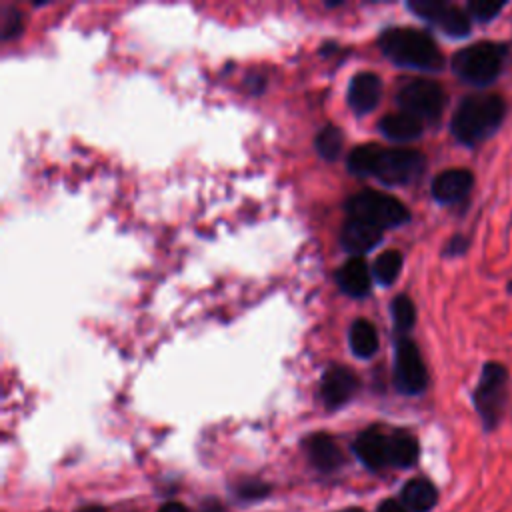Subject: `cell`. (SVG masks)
Listing matches in <instances>:
<instances>
[{
  "label": "cell",
  "mask_w": 512,
  "mask_h": 512,
  "mask_svg": "<svg viewBox=\"0 0 512 512\" xmlns=\"http://www.w3.org/2000/svg\"><path fill=\"white\" fill-rule=\"evenodd\" d=\"M506 116V102L498 94H470L456 106L450 130L452 136L466 144L476 146L490 138Z\"/></svg>",
  "instance_id": "cell-1"
},
{
  "label": "cell",
  "mask_w": 512,
  "mask_h": 512,
  "mask_svg": "<svg viewBox=\"0 0 512 512\" xmlns=\"http://www.w3.org/2000/svg\"><path fill=\"white\" fill-rule=\"evenodd\" d=\"M380 50L400 66L438 70L442 68V54L434 38L412 26H394L386 28L378 38Z\"/></svg>",
  "instance_id": "cell-2"
},
{
  "label": "cell",
  "mask_w": 512,
  "mask_h": 512,
  "mask_svg": "<svg viewBox=\"0 0 512 512\" xmlns=\"http://www.w3.org/2000/svg\"><path fill=\"white\" fill-rule=\"evenodd\" d=\"M510 400L508 368L500 362H486L482 366L476 388L472 390V404L482 420V428L492 432L500 426Z\"/></svg>",
  "instance_id": "cell-3"
},
{
  "label": "cell",
  "mask_w": 512,
  "mask_h": 512,
  "mask_svg": "<svg viewBox=\"0 0 512 512\" xmlns=\"http://www.w3.org/2000/svg\"><path fill=\"white\" fill-rule=\"evenodd\" d=\"M504 58H506V44L480 40L470 46H464L452 56V70L464 82L486 86L500 76Z\"/></svg>",
  "instance_id": "cell-4"
},
{
  "label": "cell",
  "mask_w": 512,
  "mask_h": 512,
  "mask_svg": "<svg viewBox=\"0 0 512 512\" xmlns=\"http://www.w3.org/2000/svg\"><path fill=\"white\" fill-rule=\"evenodd\" d=\"M344 206L348 216L362 218L378 228L398 226L410 218V212L404 206V202H400L392 194L368 188L352 194Z\"/></svg>",
  "instance_id": "cell-5"
},
{
  "label": "cell",
  "mask_w": 512,
  "mask_h": 512,
  "mask_svg": "<svg viewBox=\"0 0 512 512\" xmlns=\"http://www.w3.org/2000/svg\"><path fill=\"white\" fill-rule=\"evenodd\" d=\"M396 102L400 104V110L416 116L418 120L434 122L444 110L446 94L444 88L434 80L412 78L400 86L396 92Z\"/></svg>",
  "instance_id": "cell-6"
},
{
  "label": "cell",
  "mask_w": 512,
  "mask_h": 512,
  "mask_svg": "<svg viewBox=\"0 0 512 512\" xmlns=\"http://www.w3.org/2000/svg\"><path fill=\"white\" fill-rule=\"evenodd\" d=\"M426 168L422 152L412 148H380L374 176L384 184H406L416 180Z\"/></svg>",
  "instance_id": "cell-7"
},
{
  "label": "cell",
  "mask_w": 512,
  "mask_h": 512,
  "mask_svg": "<svg viewBox=\"0 0 512 512\" xmlns=\"http://www.w3.org/2000/svg\"><path fill=\"white\" fill-rule=\"evenodd\" d=\"M394 384L404 394H420L428 386V372L418 346L410 338L396 342Z\"/></svg>",
  "instance_id": "cell-8"
},
{
  "label": "cell",
  "mask_w": 512,
  "mask_h": 512,
  "mask_svg": "<svg viewBox=\"0 0 512 512\" xmlns=\"http://www.w3.org/2000/svg\"><path fill=\"white\" fill-rule=\"evenodd\" d=\"M408 8L416 16L438 26L448 36L464 38L470 32L468 12L454 4H448L442 0H416V2H408Z\"/></svg>",
  "instance_id": "cell-9"
},
{
  "label": "cell",
  "mask_w": 512,
  "mask_h": 512,
  "mask_svg": "<svg viewBox=\"0 0 512 512\" xmlns=\"http://www.w3.org/2000/svg\"><path fill=\"white\" fill-rule=\"evenodd\" d=\"M474 184V176L466 168H448L434 176L430 192L434 200L442 204H454L468 196L470 188Z\"/></svg>",
  "instance_id": "cell-10"
},
{
  "label": "cell",
  "mask_w": 512,
  "mask_h": 512,
  "mask_svg": "<svg viewBox=\"0 0 512 512\" xmlns=\"http://www.w3.org/2000/svg\"><path fill=\"white\" fill-rule=\"evenodd\" d=\"M358 388V378L346 366H330L320 382V394L328 408L342 406Z\"/></svg>",
  "instance_id": "cell-11"
},
{
  "label": "cell",
  "mask_w": 512,
  "mask_h": 512,
  "mask_svg": "<svg viewBox=\"0 0 512 512\" xmlns=\"http://www.w3.org/2000/svg\"><path fill=\"white\" fill-rule=\"evenodd\" d=\"M354 452L362 460L364 466L370 470H382L390 466V454H388V434H384L380 428L372 426L362 430L354 440Z\"/></svg>",
  "instance_id": "cell-12"
},
{
  "label": "cell",
  "mask_w": 512,
  "mask_h": 512,
  "mask_svg": "<svg viewBox=\"0 0 512 512\" xmlns=\"http://www.w3.org/2000/svg\"><path fill=\"white\" fill-rule=\"evenodd\" d=\"M382 238V228L362 220L348 216L340 228V242L350 254H362L374 248Z\"/></svg>",
  "instance_id": "cell-13"
},
{
  "label": "cell",
  "mask_w": 512,
  "mask_h": 512,
  "mask_svg": "<svg viewBox=\"0 0 512 512\" xmlns=\"http://www.w3.org/2000/svg\"><path fill=\"white\" fill-rule=\"evenodd\" d=\"M380 92H382V82H380L378 74H374L370 70L356 72L348 84V104L358 114L368 112L378 104Z\"/></svg>",
  "instance_id": "cell-14"
},
{
  "label": "cell",
  "mask_w": 512,
  "mask_h": 512,
  "mask_svg": "<svg viewBox=\"0 0 512 512\" xmlns=\"http://www.w3.org/2000/svg\"><path fill=\"white\" fill-rule=\"evenodd\" d=\"M308 460L318 468L320 472H332L342 464V452L334 438L326 432H316L306 438L304 442Z\"/></svg>",
  "instance_id": "cell-15"
},
{
  "label": "cell",
  "mask_w": 512,
  "mask_h": 512,
  "mask_svg": "<svg viewBox=\"0 0 512 512\" xmlns=\"http://www.w3.org/2000/svg\"><path fill=\"white\" fill-rule=\"evenodd\" d=\"M336 282L348 296H366L370 292V272L362 258H348L336 272Z\"/></svg>",
  "instance_id": "cell-16"
},
{
  "label": "cell",
  "mask_w": 512,
  "mask_h": 512,
  "mask_svg": "<svg viewBox=\"0 0 512 512\" xmlns=\"http://www.w3.org/2000/svg\"><path fill=\"white\" fill-rule=\"evenodd\" d=\"M380 132L396 142H406L414 140L422 134V120L416 116L400 110V112H390L380 120Z\"/></svg>",
  "instance_id": "cell-17"
},
{
  "label": "cell",
  "mask_w": 512,
  "mask_h": 512,
  "mask_svg": "<svg viewBox=\"0 0 512 512\" xmlns=\"http://www.w3.org/2000/svg\"><path fill=\"white\" fill-rule=\"evenodd\" d=\"M438 502V488L428 478H412L402 488V504L412 512H430Z\"/></svg>",
  "instance_id": "cell-18"
},
{
  "label": "cell",
  "mask_w": 512,
  "mask_h": 512,
  "mask_svg": "<svg viewBox=\"0 0 512 512\" xmlns=\"http://www.w3.org/2000/svg\"><path fill=\"white\" fill-rule=\"evenodd\" d=\"M388 454H390V466L410 468L416 464L420 454L418 440L406 430H394L388 434Z\"/></svg>",
  "instance_id": "cell-19"
},
{
  "label": "cell",
  "mask_w": 512,
  "mask_h": 512,
  "mask_svg": "<svg viewBox=\"0 0 512 512\" xmlns=\"http://www.w3.org/2000/svg\"><path fill=\"white\" fill-rule=\"evenodd\" d=\"M350 348L360 358H368L376 352L378 334L370 320H366V318L354 320V324L350 326Z\"/></svg>",
  "instance_id": "cell-20"
},
{
  "label": "cell",
  "mask_w": 512,
  "mask_h": 512,
  "mask_svg": "<svg viewBox=\"0 0 512 512\" xmlns=\"http://www.w3.org/2000/svg\"><path fill=\"white\" fill-rule=\"evenodd\" d=\"M378 152L380 146L374 142H364L358 144L356 148H352V152L348 154V170L358 174V176H374V168H376V160H378Z\"/></svg>",
  "instance_id": "cell-21"
},
{
  "label": "cell",
  "mask_w": 512,
  "mask_h": 512,
  "mask_svg": "<svg viewBox=\"0 0 512 512\" xmlns=\"http://www.w3.org/2000/svg\"><path fill=\"white\" fill-rule=\"evenodd\" d=\"M314 144H316V150L318 154L324 158V160H336V156L340 154V148H342V132L338 126L334 124H324L316 138H314Z\"/></svg>",
  "instance_id": "cell-22"
},
{
  "label": "cell",
  "mask_w": 512,
  "mask_h": 512,
  "mask_svg": "<svg viewBox=\"0 0 512 512\" xmlns=\"http://www.w3.org/2000/svg\"><path fill=\"white\" fill-rule=\"evenodd\" d=\"M402 268V254L398 250H384L374 260V276L380 284H392Z\"/></svg>",
  "instance_id": "cell-23"
},
{
  "label": "cell",
  "mask_w": 512,
  "mask_h": 512,
  "mask_svg": "<svg viewBox=\"0 0 512 512\" xmlns=\"http://www.w3.org/2000/svg\"><path fill=\"white\" fill-rule=\"evenodd\" d=\"M390 312H392V320H394V326L402 332L410 330L414 326V320H416V308L412 304V300L406 296V294H398L394 296L392 304H390Z\"/></svg>",
  "instance_id": "cell-24"
},
{
  "label": "cell",
  "mask_w": 512,
  "mask_h": 512,
  "mask_svg": "<svg viewBox=\"0 0 512 512\" xmlns=\"http://www.w3.org/2000/svg\"><path fill=\"white\" fill-rule=\"evenodd\" d=\"M504 4L506 2H502V0H496V2L494 0H472L466 4V12L472 20L486 24L498 16V12L504 8Z\"/></svg>",
  "instance_id": "cell-25"
},
{
  "label": "cell",
  "mask_w": 512,
  "mask_h": 512,
  "mask_svg": "<svg viewBox=\"0 0 512 512\" xmlns=\"http://www.w3.org/2000/svg\"><path fill=\"white\" fill-rule=\"evenodd\" d=\"M20 30V12H16L14 8L4 10L2 16V38H10Z\"/></svg>",
  "instance_id": "cell-26"
},
{
  "label": "cell",
  "mask_w": 512,
  "mask_h": 512,
  "mask_svg": "<svg viewBox=\"0 0 512 512\" xmlns=\"http://www.w3.org/2000/svg\"><path fill=\"white\" fill-rule=\"evenodd\" d=\"M468 244H470V240H468L466 236L456 234V236H452V238L448 240V244L444 246L442 254H444V256H460V254H464V252L468 250Z\"/></svg>",
  "instance_id": "cell-27"
},
{
  "label": "cell",
  "mask_w": 512,
  "mask_h": 512,
  "mask_svg": "<svg viewBox=\"0 0 512 512\" xmlns=\"http://www.w3.org/2000/svg\"><path fill=\"white\" fill-rule=\"evenodd\" d=\"M268 492V486L258 482V480H250V482H242L238 486V494H242L244 498H258L262 494Z\"/></svg>",
  "instance_id": "cell-28"
},
{
  "label": "cell",
  "mask_w": 512,
  "mask_h": 512,
  "mask_svg": "<svg viewBox=\"0 0 512 512\" xmlns=\"http://www.w3.org/2000/svg\"><path fill=\"white\" fill-rule=\"evenodd\" d=\"M376 512H408V508H406L402 502H398V500H394V498H388V500L380 502V506H378Z\"/></svg>",
  "instance_id": "cell-29"
},
{
  "label": "cell",
  "mask_w": 512,
  "mask_h": 512,
  "mask_svg": "<svg viewBox=\"0 0 512 512\" xmlns=\"http://www.w3.org/2000/svg\"><path fill=\"white\" fill-rule=\"evenodd\" d=\"M158 512H188V510L182 504H178V502H168Z\"/></svg>",
  "instance_id": "cell-30"
},
{
  "label": "cell",
  "mask_w": 512,
  "mask_h": 512,
  "mask_svg": "<svg viewBox=\"0 0 512 512\" xmlns=\"http://www.w3.org/2000/svg\"><path fill=\"white\" fill-rule=\"evenodd\" d=\"M202 512H226V510H224L218 502H210V504L206 502V504L202 506Z\"/></svg>",
  "instance_id": "cell-31"
},
{
  "label": "cell",
  "mask_w": 512,
  "mask_h": 512,
  "mask_svg": "<svg viewBox=\"0 0 512 512\" xmlns=\"http://www.w3.org/2000/svg\"><path fill=\"white\" fill-rule=\"evenodd\" d=\"M78 512H106V510L100 508V506H84V508H80Z\"/></svg>",
  "instance_id": "cell-32"
},
{
  "label": "cell",
  "mask_w": 512,
  "mask_h": 512,
  "mask_svg": "<svg viewBox=\"0 0 512 512\" xmlns=\"http://www.w3.org/2000/svg\"><path fill=\"white\" fill-rule=\"evenodd\" d=\"M340 512H362L360 508H346V510H340Z\"/></svg>",
  "instance_id": "cell-33"
},
{
  "label": "cell",
  "mask_w": 512,
  "mask_h": 512,
  "mask_svg": "<svg viewBox=\"0 0 512 512\" xmlns=\"http://www.w3.org/2000/svg\"><path fill=\"white\" fill-rule=\"evenodd\" d=\"M506 290H508V294H512V280L506 284Z\"/></svg>",
  "instance_id": "cell-34"
}]
</instances>
